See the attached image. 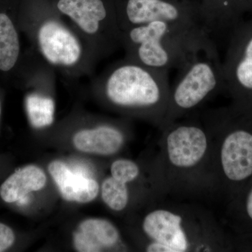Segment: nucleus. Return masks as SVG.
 Here are the masks:
<instances>
[{
	"instance_id": "nucleus-17",
	"label": "nucleus",
	"mask_w": 252,
	"mask_h": 252,
	"mask_svg": "<svg viewBox=\"0 0 252 252\" xmlns=\"http://www.w3.org/2000/svg\"><path fill=\"white\" fill-rule=\"evenodd\" d=\"M231 223L237 235H252V178L229 203Z\"/></svg>"
},
{
	"instance_id": "nucleus-11",
	"label": "nucleus",
	"mask_w": 252,
	"mask_h": 252,
	"mask_svg": "<svg viewBox=\"0 0 252 252\" xmlns=\"http://www.w3.org/2000/svg\"><path fill=\"white\" fill-rule=\"evenodd\" d=\"M19 6L20 0H0V81L14 82L22 59Z\"/></svg>"
},
{
	"instance_id": "nucleus-15",
	"label": "nucleus",
	"mask_w": 252,
	"mask_h": 252,
	"mask_svg": "<svg viewBox=\"0 0 252 252\" xmlns=\"http://www.w3.org/2000/svg\"><path fill=\"white\" fill-rule=\"evenodd\" d=\"M74 235V246L78 252H102L112 248L119 241V233L111 222L99 219L84 220Z\"/></svg>"
},
{
	"instance_id": "nucleus-18",
	"label": "nucleus",
	"mask_w": 252,
	"mask_h": 252,
	"mask_svg": "<svg viewBox=\"0 0 252 252\" xmlns=\"http://www.w3.org/2000/svg\"><path fill=\"white\" fill-rule=\"evenodd\" d=\"M102 197L104 203L114 211H122L128 203L129 193L127 184L111 176L102 186Z\"/></svg>"
},
{
	"instance_id": "nucleus-12",
	"label": "nucleus",
	"mask_w": 252,
	"mask_h": 252,
	"mask_svg": "<svg viewBox=\"0 0 252 252\" xmlns=\"http://www.w3.org/2000/svg\"><path fill=\"white\" fill-rule=\"evenodd\" d=\"M200 16L210 36H230L240 23L246 9L245 0H201Z\"/></svg>"
},
{
	"instance_id": "nucleus-14",
	"label": "nucleus",
	"mask_w": 252,
	"mask_h": 252,
	"mask_svg": "<svg viewBox=\"0 0 252 252\" xmlns=\"http://www.w3.org/2000/svg\"><path fill=\"white\" fill-rule=\"evenodd\" d=\"M124 142V132L112 124L78 131L73 137L74 146L81 152L101 155L117 153Z\"/></svg>"
},
{
	"instance_id": "nucleus-2",
	"label": "nucleus",
	"mask_w": 252,
	"mask_h": 252,
	"mask_svg": "<svg viewBox=\"0 0 252 252\" xmlns=\"http://www.w3.org/2000/svg\"><path fill=\"white\" fill-rule=\"evenodd\" d=\"M168 72L124 58L94 78L93 87L112 107L162 127L171 87Z\"/></svg>"
},
{
	"instance_id": "nucleus-6",
	"label": "nucleus",
	"mask_w": 252,
	"mask_h": 252,
	"mask_svg": "<svg viewBox=\"0 0 252 252\" xmlns=\"http://www.w3.org/2000/svg\"><path fill=\"white\" fill-rule=\"evenodd\" d=\"M179 70L178 77L170 87L168 107L162 127L196 110L219 93L225 92L223 67L220 57L201 53L189 60Z\"/></svg>"
},
{
	"instance_id": "nucleus-5",
	"label": "nucleus",
	"mask_w": 252,
	"mask_h": 252,
	"mask_svg": "<svg viewBox=\"0 0 252 252\" xmlns=\"http://www.w3.org/2000/svg\"><path fill=\"white\" fill-rule=\"evenodd\" d=\"M52 1L98 61L122 47V31L112 0Z\"/></svg>"
},
{
	"instance_id": "nucleus-10",
	"label": "nucleus",
	"mask_w": 252,
	"mask_h": 252,
	"mask_svg": "<svg viewBox=\"0 0 252 252\" xmlns=\"http://www.w3.org/2000/svg\"><path fill=\"white\" fill-rule=\"evenodd\" d=\"M222 67L231 104L252 110V19L240 23L230 33Z\"/></svg>"
},
{
	"instance_id": "nucleus-21",
	"label": "nucleus",
	"mask_w": 252,
	"mask_h": 252,
	"mask_svg": "<svg viewBox=\"0 0 252 252\" xmlns=\"http://www.w3.org/2000/svg\"><path fill=\"white\" fill-rule=\"evenodd\" d=\"M246 9H249L252 11V0H245Z\"/></svg>"
},
{
	"instance_id": "nucleus-7",
	"label": "nucleus",
	"mask_w": 252,
	"mask_h": 252,
	"mask_svg": "<svg viewBox=\"0 0 252 252\" xmlns=\"http://www.w3.org/2000/svg\"><path fill=\"white\" fill-rule=\"evenodd\" d=\"M122 31L162 21L182 31L210 36L200 16V5L193 0H112Z\"/></svg>"
},
{
	"instance_id": "nucleus-3",
	"label": "nucleus",
	"mask_w": 252,
	"mask_h": 252,
	"mask_svg": "<svg viewBox=\"0 0 252 252\" xmlns=\"http://www.w3.org/2000/svg\"><path fill=\"white\" fill-rule=\"evenodd\" d=\"M204 122L217 142V185L230 203L252 178V110L231 104L207 113Z\"/></svg>"
},
{
	"instance_id": "nucleus-8",
	"label": "nucleus",
	"mask_w": 252,
	"mask_h": 252,
	"mask_svg": "<svg viewBox=\"0 0 252 252\" xmlns=\"http://www.w3.org/2000/svg\"><path fill=\"white\" fill-rule=\"evenodd\" d=\"M188 214L158 207L144 218L142 230L149 239L148 252H185L210 249L202 242L199 226L190 225Z\"/></svg>"
},
{
	"instance_id": "nucleus-20",
	"label": "nucleus",
	"mask_w": 252,
	"mask_h": 252,
	"mask_svg": "<svg viewBox=\"0 0 252 252\" xmlns=\"http://www.w3.org/2000/svg\"><path fill=\"white\" fill-rule=\"evenodd\" d=\"M15 235L9 226L0 223V252L9 248L14 243Z\"/></svg>"
},
{
	"instance_id": "nucleus-4",
	"label": "nucleus",
	"mask_w": 252,
	"mask_h": 252,
	"mask_svg": "<svg viewBox=\"0 0 252 252\" xmlns=\"http://www.w3.org/2000/svg\"><path fill=\"white\" fill-rule=\"evenodd\" d=\"M126 59L162 70L180 69L201 53L220 57L210 36L191 34L162 21H154L122 32Z\"/></svg>"
},
{
	"instance_id": "nucleus-16",
	"label": "nucleus",
	"mask_w": 252,
	"mask_h": 252,
	"mask_svg": "<svg viewBox=\"0 0 252 252\" xmlns=\"http://www.w3.org/2000/svg\"><path fill=\"white\" fill-rule=\"evenodd\" d=\"M46 182V175L42 170L28 165L15 172L5 181L0 187V195L6 203H14L30 192L41 190Z\"/></svg>"
},
{
	"instance_id": "nucleus-9",
	"label": "nucleus",
	"mask_w": 252,
	"mask_h": 252,
	"mask_svg": "<svg viewBox=\"0 0 252 252\" xmlns=\"http://www.w3.org/2000/svg\"><path fill=\"white\" fill-rule=\"evenodd\" d=\"M165 158L176 173L188 174L202 166L212 152V136L205 124L194 120L162 127Z\"/></svg>"
},
{
	"instance_id": "nucleus-19",
	"label": "nucleus",
	"mask_w": 252,
	"mask_h": 252,
	"mask_svg": "<svg viewBox=\"0 0 252 252\" xmlns=\"http://www.w3.org/2000/svg\"><path fill=\"white\" fill-rule=\"evenodd\" d=\"M112 177L124 183L133 182L140 175V168L135 162L127 159H119L111 165Z\"/></svg>"
},
{
	"instance_id": "nucleus-13",
	"label": "nucleus",
	"mask_w": 252,
	"mask_h": 252,
	"mask_svg": "<svg viewBox=\"0 0 252 252\" xmlns=\"http://www.w3.org/2000/svg\"><path fill=\"white\" fill-rule=\"evenodd\" d=\"M49 171L65 200L89 203L98 194L99 185L96 181L73 172L63 162L56 160L51 162Z\"/></svg>"
},
{
	"instance_id": "nucleus-1",
	"label": "nucleus",
	"mask_w": 252,
	"mask_h": 252,
	"mask_svg": "<svg viewBox=\"0 0 252 252\" xmlns=\"http://www.w3.org/2000/svg\"><path fill=\"white\" fill-rule=\"evenodd\" d=\"M18 26L30 48L63 77L79 79L94 72L98 60L52 0H20Z\"/></svg>"
}]
</instances>
